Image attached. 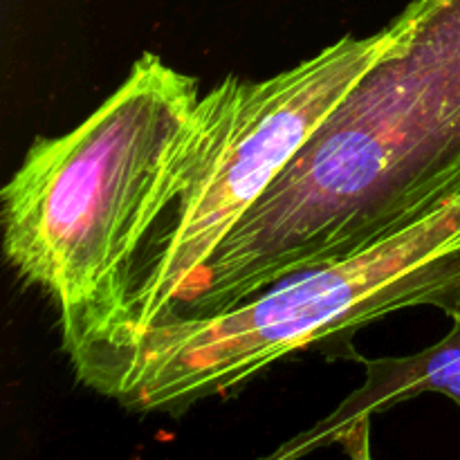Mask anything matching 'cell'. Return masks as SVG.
I'll use <instances>...</instances> for the list:
<instances>
[{
  "label": "cell",
  "instance_id": "cell-5",
  "mask_svg": "<svg viewBox=\"0 0 460 460\" xmlns=\"http://www.w3.org/2000/svg\"><path fill=\"white\" fill-rule=\"evenodd\" d=\"M452 319V331L420 353L376 359L355 355V362L367 371L364 385L331 416L283 443L270 458H299L332 445L355 458H368L371 422L380 413L425 394L447 395L460 407V310Z\"/></svg>",
  "mask_w": 460,
  "mask_h": 460
},
{
  "label": "cell",
  "instance_id": "cell-4",
  "mask_svg": "<svg viewBox=\"0 0 460 460\" xmlns=\"http://www.w3.org/2000/svg\"><path fill=\"white\" fill-rule=\"evenodd\" d=\"M407 27L404 9L385 30L344 36L270 79L227 76L202 94L164 171L155 220L119 308L97 331L63 346L146 328L169 314L232 229Z\"/></svg>",
  "mask_w": 460,
  "mask_h": 460
},
{
  "label": "cell",
  "instance_id": "cell-1",
  "mask_svg": "<svg viewBox=\"0 0 460 460\" xmlns=\"http://www.w3.org/2000/svg\"><path fill=\"white\" fill-rule=\"evenodd\" d=\"M404 39L270 184L166 317L218 314L460 191V0H413Z\"/></svg>",
  "mask_w": 460,
  "mask_h": 460
},
{
  "label": "cell",
  "instance_id": "cell-2",
  "mask_svg": "<svg viewBox=\"0 0 460 460\" xmlns=\"http://www.w3.org/2000/svg\"><path fill=\"white\" fill-rule=\"evenodd\" d=\"M460 310V191L407 227L209 317H166L63 346L81 385L130 411L180 413L308 349L355 359L359 328L404 308Z\"/></svg>",
  "mask_w": 460,
  "mask_h": 460
},
{
  "label": "cell",
  "instance_id": "cell-3",
  "mask_svg": "<svg viewBox=\"0 0 460 460\" xmlns=\"http://www.w3.org/2000/svg\"><path fill=\"white\" fill-rule=\"evenodd\" d=\"M200 97L196 76L142 54L88 119L36 139L4 184V256L52 301L61 344L97 331L119 308Z\"/></svg>",
  "mask_w": 460,
  "mask_h": 460
}]
</instances>
